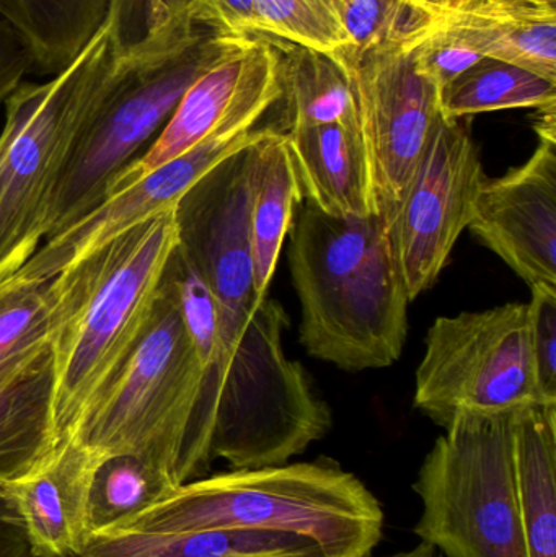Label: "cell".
<instances>
[{
	"instance_id": "1",
	"label": "cell",
	"mask_w": 556,
	"mask_h": 557,
	"mask_svg": "<svg viewBox=\"0 0 556 557\" xmlns=\"http://www.w3.org/2000/svg\"><path fill=\"white\" fill-rule=\"evenodd\" d=\"M391 227L381 214L333 219L307 202L297 208L287 258L309 356L348 372L400 359L411 300Z\"/></svg>"
},
{
	"instance_id": "2",
	"label": "cell",
	"mask_w": 556,
	"mask_h": 557,
	"mask_svg": "<svg viewBox=\"0 0 556 557\" xmlns=\"http://www.w3.org/2000/svg\"><path fill=\"white\" fill-rule=\"evenodd\" d=\"M173 209L127 228L48 282L59 445L74 435L146 330L176 248Z\"/></svg>"
},
{
	"instance_id": "3",
	"label": "cell",
	"mask_w": 556,
	"mask_h": 557,
	"mask_svg": "<svg viewBox=\"0 0 556 557\" xmlns=\"http://www.w3.org/2000/svg\"><path fill=\"white\" fill-rule=\"evenodd\" d=\"M202 530L294 533L330 557H369L382 539L384 510L338 465L286 463L189 481L113 532Z\"/></svg>"
},
{
	"instance_id": "4",
	"label": "cell",
	"mask_w": 556,
	"mask_h": 557,
	"mask_svg": "<svg viewBox=\"0 0 556 557\" xmlns=\"http://www.w3.org/2000/svg\"><path fill=\"white\" fill-rule=\"evenodd\" d=\"M289 317L268 295L237 339L206 370L193 429L202 476L215 458L234 470L280 467L322 441L333 425L329 405L302 363L284 352Z\"/></svg>"
},
{
	"instance_id": "5",
	"label": "cell",
	"mask_w": 556,
	"mask_h": 557,
	"mask_svg": "<svg viewBox=\"0 0 556 557\" xmlns=\"http://www.w3.org/2000/svg\"><path fill=\"white\" fill-rule=\"evenodd\" d=\"M123 38L110 10L71 65L45 84H20L3 101L0 282L18 273L48 237L69 157L127 51Z\"/></svg>"
},
{
	"instance_id": "6",
	"label": "cell",
	"mask_w": 556,
	"mask_h": 557,
	"mask_svg": "<svg viewBox=\"0 0 556 557\" xmlns=\"http://www.w3.org/2000/svg\"><path fill=\"white\" fill-rule=\"evenodd\" d=\"M202 379L201 359L165 271L146 330L69 441L101 458H143L176 486L199 480L193 429Z\"/></svg>"
},
{
	"instance_id": "7",
	"label": "cell",
	"mask_w": 556,
	"mask_h": 557,
	"mask_svg": "<svg viewBox=\"0 0 556 557\" xmlns=\"http://www.w3.org/2000/svg\"><path fill=\"white\" fill-rule=\"evenodd\" d=\"M234 39L201 25L183 41L124 52L69 157L48 237L84 218L108 195L118 175L159 136L193 82Z\"/></svg>"
},
{
	"instance_id": "8",
	"label": "cell",
	"mask_w": 556,
	"mask_h": 557,
	"mask_svg": "<svg viewBox=\"0 0 556 557\" xmlns=\"http://www.w3.org/2000/svg\"><path fill=\"white\" fill-rule=\"evenodd\" d=\"M512 414L459 412L421 465L413 532L444 557H529Z\"/></svg>"
},
{
	"instance_id": "9",
	"label": "cell",
	"mask_w": 556,
	"mask_h": 557,
	"mask_svg": "<svg viewBox=\"0 0 556 557\" xmlns=\"http://www.w3.org/2000/svg\"><path fill=\"white\" fill-rule=\"evenodd\" d=\"M281 97L277 54L264 46L257 52L235 107L214 134L146 175L123 170L94 209L64 231L46 238L28 263L7 282L45 284L127 228L175 208L180 198L209 170L263 136L268 126L258 127V123Z\"/></svg>"
},
{
	"instance_id": "10",
	"label": "cell",
	"mask_w": 556,
	"mask_h": 557,
	"mask_svg": "<svg viewBox=\"0 0 556 557\" xmlns=\"http://www.w3.org/2000/svg\"><path fill=\"white\" fill-rule=\"evenodd\" d=\"M415 379V406L446 429L459 412L545 406L529 346L528 304L436 318ZM548 406V405H547Z\"/></svg>"
},
{
	"instance_id": "11",
	"label": "cell",
	"mask_w": 556,
	"mask_h": 557,
	"mask_svg": "<svg viewBox=\"0 0 556 557\" xmlns=\"http://www.w3.org/2000/svg\"><path fill=\"white\" fill-rule=\"evenodd\" d=\"M257 140L209 170L173 209L176 250L208 285L218 305V356L237 339L263 300L255 288L248 227Z\"/></svg>"
},
{
	"instance_id": "12",
	"label": "cell",
	"mask_w": 556,
	"mask_h": 557,
	"mask_svg": "<svg viewBox=\"0 0 556 557\" xmlns=\"http://www.w3.org/2000/svg\"><path fill=\"white\" fill-rule=\"evenodd\" d=\"M485 178L479 149L466 127L441 116L391 227L410 300L436 284L472 222Z\"/></svg>"
},
{
	"instance_id": "13",
	"label": "cell",
	"mask_w": 556,
	"mask_h": 557,
	"mask_svg": "<svg viewBox=\"0 0 556 557\" xmlns=\"http://www.w3.org/2000/svg\"><path fill=\"white\" fill-rule=\"evenodd\" d=\"M413 46L374 49L348 69L375 206L391 225L441 120V91L415 69Z\"/></svg>"
},
{
	"instance_id": "14",
	"label": "cell",
	"mask_w": 556,
	"mask_h": 557,
	"mask_svg": "<svg viewBox=\"0 0 556 557\" xmlns=\"http://www.w3.org/2000/svg\"><path fill=\"white\" fill-rule=\"evenodd\" d=\"M518 169L485 178L469 231L529 287H556V134Z\"/></svg>"
},
{
	"instance_id": "15",
	"label": "cell",
	"mask_w": 556,
	"mask_h": 557,
	"mask_svg": "<svg viewBox=\"0 0 556 557\" xmlns=\"http://www.w3.org/2000/svg\"><path fill=\"white\" fill-rule=\"evenodd\" d=\"M101 457L75 441L59 445L32 476L3 487L35 557H77L87 545L88 494Z\"/></svg>"
},
{
	"instance_id": "16",
	"label": "cell",
	"mask_w": 556,
	"mask_h": 557,
	"mask_svg": "<svg viewBox=\"0 0 556 557\" xmlns=\"http://www.w3.org/2000/svg\"><path fill=\"white\" fill-rule=\"evenodd\" d=\"M284 134L307 205L333 219L379 214L361 131L332 123Z\"/></svg>"
},
{
	"instance_id": "17",
	"label": "cell",
	"mask_w": 556,
	"mask_h": 557,
	"mask_svg": "<svg viewBox=\"0 0 556 557\" xmlns=\"http://www.w3.org/2000/svg\"><path fill=\"white\" fill-rule=\"evenodd\" d=\"M58 448L49 346L0 376V490L32 476Z\"/></svg>"
},
{
	"instance_id": "18",
	"label": "cell",
	"mask_w": 556,
	"mask_h": 557,
	"mask_svg": "<svg viewBox=\"0 0 556 557\" xmlns=\"http://www.w3.org/2000/svg\"><path fill=\"white\" fill-rule=\"evenodd\" d=\"M260 35L237 38L186 90L165 126L124 170L146 175L208 139L235 107L257 54Z\"/></svg>"
},
{
	"instance_id": "19",
	"label": "cell",
	"mask_w": 556,
	"mask_h": 557,
	"mask_svg": "<svg viewBox=\"0 0 556 557\" xmlns=\"http://www.w3.org/2000/svg\"><path fill=\"white\" fill-rule=\"evenodd\" d=\"M300 205L302 195L286 134L268 126L267 133L255 144L248 206L255 288L261 298L268 297L281 248Z\"/></svg>"
},
{
	"instance_id": "20",
	"label": "cell",
	"mask_w": 556,
	"mask_h": 557,
	"mask_svg": "<svg viewBox=\"0 0 556 557\" xmlns=\"http://www.w3.org/2000/svg\"><path fill=\"white\" fill-rule=\"evenodd\" d=\"M444 25L483 58L509 62L556 82V7L493 0L444 16Z\"/></svg>"
},
{
	"instance_id": "21",
	"label": "cell",
	"mask_w": 556,
	"mask_h": 557,
	"mask_svg": "<svg viewBox=\"0 0 556 557\" xmlns=\"http://www.w3.org/2000/svg\"><path fill=\"white\" fill-rule=\"evenodd\" d=\"M77 557H330L313 540L250 530L111 532L91 536Z\"/></svg>"
},
{
	"instance_id": "22",
	"label": "cell",
	"mask_w": 556,
	"mask_h": 557,
	"mask_svg": "<svg viewBox=\"0 0 556 557\" xmlns=\"http://www.w3.org/2000/svg\"><path fill=\"white\" fill-rule=\"evenodd\" d=\"M516 481L529 557H556V405L512 414Z\"/></svg>"
},
{
	"instance_id": "23",
	"label": "cell",
	"mask_w": 556,
	"mask_h": 557,
	"mask_svg": "<svg viewBox=\"0 0 556 557\" xmlns=\"http://www.w3.org/2000/svg\"><path fill=\"white\" fill-rule=\"evenodd\" d=\"M113 0H0V18L15 29L36 67L59 74L107 22Z\"/></svg>"
},
{
	"instance_id": "24",
	"label": "cell",
	"mask_w": 556,
	"mask_h": 557,
	"mask_svg": "<svg viewBox=\"0 0 556 557\" xmlns=\"http://www.w3.org/2000/svg\"><path fill=\"white\" fill-rule=\"evenodd\" d=\"M270 39L280 55L286 129L336 123L361 131L351 77L345 67L325 52Z\"/></svg>"
},
{
	"instance_id": "25",
	"label": "cell",
	"mask_w": 556,
	"mask_h": 557,
	"mask_svg": "<svg viewBox=\"0 0 556 557\" xmlns=\"http://www.w3.org/2000/svg\"><path fill=\"white\" fill-rule=\"evenodd\" d=\"M441 116L459 121L490 111L556 108V82L509 62L483 58L450 82L440 97Z\"/></svg>"
},
{
	"instance_id": "26",
	"label": "cell",
	"mask_w": 556,
	"mask_h": 557,
	"mask_svg": "<svg viewBox=\"0 0 556 557\" xmlns=\"http://www.w3.org/2000/svg\"><path fill=\"white\" fill-rule=\"evenodd\" d=\"M176 487L162 470L143 458L133 455L101 458L88 494V535L91 539L113 532Z\"/></svg>"
},
{
	"instance_id": "27",
	"label": "cell",
	"mask_w": 556,
	"mask_h": 557,
	"mask_svg": "<svg viewBox=\"0 0 556 557\" xmlns=\"http://www.w3.org/2000/svg\"><path fill=\"white\" fill-rule=\"evenodd\" d=\"M351 42L345 71L374 49L413 46L443 25L444 16L411 0H323Z\"/></svg>"
},
{
	"instance_id": "28",
	"label": "cell",
	"mask_w": 556,
	"mask_h": 557,
	"mask_svg": "<svg viewBox=\"0 0 556 557\" xmlns=\"http://www.w3.org/2000/svg\"><path fill=\"white\" fill-rule=\"evenodd\" d=\"M51 331L48 282H0V376L48 349Z\"/></svg>"
},
{
	"instance_id": "29",
	"label": "cell",
	"mask_w": 556,
	"mask_h": 557,
	"mask_svg": "<svg viewBox=\"0 0 556 557\" xmlns=\"http://www.w3.org/2000/svg\"><path fill=\"white\" fill-rule=\"evenodd\" d=\"M261 36L306 46L345 65L351 42L323 0H254Z\"/></svg>"
},
{
	"instance_id": "30",
	"label": "cell",
	"mask_w": 556,
	"mask_h": 557,
	"mask_svg": "<svg viewBox=\"0 0 556 557\" xmlns=\"http://www.w3.org/2000/svg\"><path fill=\"white\" fill-rule=\"evenodd\" d=\"M166 277L178 298L183 320L206 372L214 362L219 350L218 305L208 285L176 248L170 257Z\"/></svg>"
},
{
	"instance_id": "31",
	"label": "cell",
	"mask_w": 556,
	"mask_h": 557,
	"mask_svg": "<svg viewBox=\"0 0 556 557\" xmlns=\"http://www.w3.org/2000/svg\"><path fill=\"white\" fill-rule=\"evenodd\" d=\"M528 304L529 346L539 395L556 405V287L535 285Z\"/></svg>"
},
{
	"instance_id": "32",
	"label": "cell",
	"mask_w": 556,
	"mask_h": 557,
	"mask_svg": "<svg viewBox=\"0 0 556 557\" xmlns=\"http://www.w3.org/2000/svg\"><path fill=\"white\" fill-rule=\"evenodd\" d=\"M120 3L143 42L180 41L199 28L196 0H120Z\"/></svg>"
},
{
	"instance_id": "33",
	"label": "cell",
	"mask_w": 556,
	"mask_h": 557,
	"mask_svg": "<svg viewBox=\"0 0 556 557\" xmlns=\"http://www.w3.org/2000/svg\"><path fill=\"white\" fill-rule=\"evenodd\" d=\"M411 59L418 74L443 91L467 69L482 61L483 55L443 22L436 32L411 48Z\"/></svg>"
},
{
	"instance_id": "34",
	"label": "cell",
	"mask_w": 556,
	"mask_h": 557,
	"mask_svg": "<svg viewBox=\"0 0 556 557\" xmlns=\"http://www.w3.org/2000/svg\"><path fill=\"white\" fill-rule=\"evenodd\" d=\"M196 22L227 38L261 35L254 0H196Z\"/></svg>"
},
{
	"instance_id": "35",
	"label": "cell",
	"mask_w": 556,
	"mask_h": 557,
	"mask_svg": "<svg viewBox=\"0 0 556 557\" xmlns=\"http://www.w3.org/2000/svg\"><path fill=\"white\" fill-rule=\"evenodd\" d=\"M33 65L35 62L25 42L0 18V103L22 84Z\"/></svg>"
},
{
	"instance_id": "36",
	"label": "cell",
	"mask_w": 556,
	"mask_h": 557,
	"mask_svg": "<svg viewBox=\"0 0 556 557\" xmlns=\"http://www.w3.org/2000/svg\"><path fill=\"white\" fill-rule=\"evenodd\" d=\"M0 557H35L9 497L0 491Z\"/></svg>"
},
{
	"instance_id": "37",
	"label": "cell",
	"mask_w": 556,
	"mask_h": 557,
	"mask_svg": "<svg viewBox=\"0 0 556 557\" xmlns=\"http://www.w3.org/2000/svg\"><path fill=\"white\" fill-rule=\"evenodd\" d=\"M418 5L427 7L433 12L443 16L456 15V13L469 12V10L479 9L493 0H411Z\"/></svg>"
},
{
	"instance_id": "38",
	"label": "cell",
	"mask_w": 556,
	"mask_h": 557,
	"mask_svg": "<svg viewBox=\"0 0 556 557\" xmlns=\"http://www.w3.org/2000/svg\"><path fill=\"white\" fill-rule=\"evenodd\" d=\"M385 557H444L440 552L433 548V546L427 545V543L421 542L417 548L408 549V552L395 553L392 556Z\"/></svg>"
},
{
	"instance_id": "39",
	"label": "cell",
	"mask_w": 556,
	"mask_h": 557,
	"mask_svg": "<svg viewBox=\"0 0 556 557\" xmlns=\"http://www.w3.org/2000/svg\"><path fill=\"white\" fill-rule=\"evenodd\" d=\"M511 2L539 3V5L556 7V0H511Z\"/></svg>"
}]
</instances>
